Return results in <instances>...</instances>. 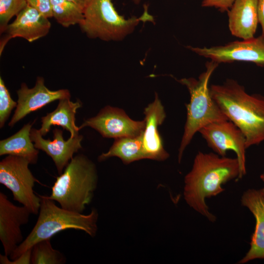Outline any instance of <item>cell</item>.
Segmentation results:
<instances>
[{
	"instance_id": "ba28073f",
	"label": "cell",
	"mask_w": 264,
	"mask_h": 264,
	"mask_svg": "<svg viewBox=\"0 0 264 264\" xmlns=\"http://www.w3.org/2000/svg\"><path fill=\"white\" fill-rule=\"evenodd\" d=\"M214 153L225 156L227 152L235 153L240 168V179L246 173L245 137L233 122L229 120L210 123L198 132Z\"/></svg>"
},
{
	"instance_id": "8992f818",
	"label": "cell",
	"mask_w": 264,
	"mask_h": 264,
	"mask_svg": "<svg viewBox=\"0 0 264 264\" xmlns=\"http://www.w3.org/2000/svg\"><path fill=\"white\" fill-rule=\"evenodd\" d=\"M79 24L89 38L119 41L132 33L140 22L154 21L147 8L139 17L126 19L115 9L111 0H90Z\"/></svg>"
},
{
	"instance_id": "7c38bea8",
	"label": "cell",
	"mask_w": 264,
	"mask_h": 264,
	"mask_svg": "<svg viewBox=\"0 0 264 264\" xmlns=\"http://www.w3.org/2000/svg\"><path fill=\"white\" fill-rule=\"evenodd\" d=\"M31 214L26 207L15 205L0 192V240L5 255L10 256L24 240L21 226L28 222Z\"/></svg>"
},
{
	"instance_id": "ac0fdd59",
	"label": "cell",
	"mask_w": 264,
	"mask_h": 264,
	"mask_svg": "<svg viewBox=\"0 0 264 264\" xmlns=\"http://www.w3.org/2000/svg\"><path fill=\"white\" fill-rule=\"evenodd\" d=\"M82 103L80 100L73 102L70 98L59 100L55 110L48 113L41 118V127L39 129L43 136L49 132L52 126H60L63 129L68 131L70 137L78 135L80 130L75 124V114L77 110L81 108Z\"/></svg>"
},
{
	"instance_id": "6da1fadb",
	"label": "cell",
	"mask_w": 264,
	"mask_h": 264,
	"mask_svg": "<svg viewBox=\"0 0 264 264\" xmlns=\"http://www.w3.org/2000/svg\"><path fill=\"white\" fill-rule=\"evenodd\" d=\"M235 178L240 179V165L236 157L199 151L191 170L184 178V198L196 211L214 222L216 218L209 212L205 199L223 192L222 185Z\"/></svg>"
},
{
	"instance_id": "484cf974",
	"label": "cell",
	"mask_w": 264,
	"mask_h": 264,
	"mask_svg": "<svg viewBox=\"0 0 264 264\" xmlns=\"http://www.w3.org/2000/svg\"><path fill=\"white\" fill-rule=\"evenodd\" d=\"M32 248L26 251L20 256L10 260L8 256L0 255V264H31Z\"/></svg>"
},
{
	"instance_id": "d4e9b609",
	"label": "cell",
	"mask_w": 264,
	"mask_h": 264,
	"mask_svg": "<svg viewBox=\"0 0 264 264\" xmlns=\"http://www.w3.org/2000/svg\"><path fill=\"white\" fill-rule=\"evenodd\" d=\"M27 5L47 19L53 17L51 0H26Z\"/></svg>"
},
{
	"instance_id": "9c48e42d",
	"label": "cell",
	"mask_w": 264,
	"mask_h": 264,
	"mask_svg": "<svg viewBox=\"0 0 264 264\" xmlns=\"http://www.w3.org/2000/svg\"><path fill=\"white\" fill-rule=\"evenodd\" d=\"M186 48L219 64L246 62L264 66V36L262 34L257 37L230 42L221 45L210 47L188 45Z\"/></svg>"
},
{
	"instance_id": "7a4b0ae2",
	"label": "cell",
	"mask_w": 264,
	"mask_h": 264,
	"mask_svg": "<svg viewBox=\"0 0 264 264\" xmlns=\"http://www.w3.org/2000/svg\"><path fill=\"white\" fill-rule=\"evenodd\" d=\"M212 97L227 119L244 134L247 149L264 141V96L249 94L237 81L210 86Z\"/></svg>"
},
{
	"instance_id": "277c9868",
	"label": "cell",
	"mask_w": 264,
	"mask_h": 264,
	"mask_svg": "<svg viewBox=\"0 0 264 264\" xmlns=\"http://www.w3.org/2000/svg\"><path fill=\"white\" fill-rule=\"evenodd\" d=\"M210 60L205 64V70L197 79L190 77L176 79L188 89L190 99L186 105L187 115L184 132L178 149L180 163L183 152L197 132L205 126L217 121L228 120L211 96L209 80L219 66Z\"/></svg>"
},
{
	"instance_id": "30bf717a",
	"label": "cell",
	"mask_w": 264,
	"mask_h": 264,
	"mask_svg": "<svg viewBox=\"0 0 264 264\" xmlns=\"http://www.w3.org/2000/svg\"><path fill=\"white\" fill-rule=\"evenodd\" d=\"M91 127L104 137L117 139L141 134L145 121H135L130 118L122 109L107 106L95 116L85 120L80 130Z\"/></svg>"
},
{
	"instance_id": "603a6c76",
	"label": "cell",
	"mask_w": 264,
	"mask_h": 264,
	"mask_svg": "<svg viewBox=\"0 0 264 264\" xmlns=\"http://www.w3.org/2000/svg\"><path fill=\"white\" fill-rule=\"evenodd\" d=\"M26 0H0V32L5 31L10 20L27 6Z\"/></svg>"
},
{
	"instance_id": "e0dca14e",
	"label": "cell",
	"mask_w": 264,
	"mask_h": 264,
	"mask_svg": "<svg viewBox=\"0 0 264 264\" xmlns=\"http://www.w3.org/2000/svg\"><path fill=\"white\" fill-rule=\"evenodd\" d=\"M227 12L233 36L242 40L255 37L259 23L257 0H235Z\"/></svg>"
},
{
	"instance_id": "4dcf8cb0",
	"label": "cell",
	"mask_w": 264,
	"mask_h": 264,
	"mask_svg": "<svg viewBox=\"0 0 264 264\" xmlns=\"http://www.w3.org/2000/svg\"><path fill=\"white\" fill-rule=\"evenodd\" d=\"M132 0L135 3H138L140 1V0Z\"/></svg>"
},
{
	"instance_id": "83f0119b",
	"label": "cell",
	"mask_w": 264,
	"mask_h": 264,
	"mask_svg": "<svg viewBox=\"0 0 264 264\" xmlns=\"http://www.w3.org/2000/svg\"><path fill=\"white\" fill-rule=\"evenodd\" d=\"M259 23L262 28V35L264 36V0H257Z\"/></svg>"
},
{
	"instance_id": "d6986e66",
	"label": "cell",
	"mask_w": 264,
	"mask_h": 264,
	"mask_svg": "<svg viewBox=\"0 0 264 264\" xmlns=\"http://www.w3.org/2000/svg\"><path fill=\"white\" fill-rule=\"evenodd\" d=\"M33 123L24 125L12 136L0 141V155H12L24 158L31 164L37 163L39 150L36 149L30 138Z\"/></svg>"
},
{
	"instance_id": "ffe728a7",
	"label": "cell",
	"mask_w": 264,
	"mask_h": 264,
	"mask_svg": "<svg viewBox=\"0 0 264 264\" xmlns=\"http://www.w3.org/2000/svg\"><path fill=\"white\" fill-rule=\"evenodd\" d=\"M113 156L120 158L125 164L145 159L142 133L136 136L115 139L109 150L99 156L98 161H103Z\"/></svg>"
},
{
	"instance_id": "7402d4cb",
	"label": "cell",
	"mask_w": 264,
	"mask_h": 264,
	"mask_svg": "<svg viewBox=\"0 0 264 264\" xmlns=\"http://www.w3.org/2000/svg\"><path fill=\"white\" fill-rule=\"evenodd\" d=\"M66 261L63 253L53 248L50 239L38 242L32 248V264H64Z\"/></svg>"
},
{
	"instance_id": "52a82bcc",
	"label": "cell",
	"mask_w": 264,
	"mask_h": 264,
	"mask_svg": "<svg viewBox=\"0 0 264 264\" xmlns=\"http://www.w3.org/2000/svg\"><path fill=\"white\" fill-rule=\"evenodd\" d=\"M29 164L24 158L8 155L0 162V183L11 191L14 200L37 215L41 198L34 193L33 188L38 181L29 169Z\"/></svg>"
},
{
	"instance_id": "2e32d148",
	"label": "cell",
	"mask_w": 264,
	"mask_h": 264,
	"mask_svg": "<svg viewBox=\"0 0 264 264\" xmlns=\"http://www.w3.org/2000/svg\"><path fill=\"white\" fill-rule=\"evenodd\" d=\"M241 202L250 211L256 220L250 248L238 262L244 264L255 259H264V195L261 190L249 189L243 193Z\"/></svg>"
},
{
	"instance_id": "cb8c5ba5",
	"label": "cell",
	"mask_w": 264,
	"mask_h": 264,
	"mask_svg": "<svg viewBox=\"0 0 264 264\" xmlns=\"http://www.w3.org/2000/svg\"><path fill=\"white\" fill-rule=\"evenodd\" d=\"M17 102L14 101L5 85L2 78L0 77V128H2L8 119L12 110L17 107Z\"/></svg>"
},
{
	"instance_id": "5bb4252c",
	"label": "cell",
	"mask_w": 264,
	"mask_h": 264,
	"mask_svg": "<svg viewBox=\"0 0 264 264\" xmlns=\"http://www.w3.org/2000/svg\"><path fill=\"white\" fill-rule=\"evenodd\" d=\"M51 23L34 8L27 5L9 24L0 42V54L7 42L12 38L20 37L33 42L46 36L49 32Z\"/></svg>"
},
{
	"instance_id": "f1b7e54d",
	"label": "cell",
	"mask_w": 264,
	"mask_h": 264,
	"mask_svg": "<svg viewBox=\"0 0 264 264\" xmlns=\"http://www.w3.org/2000/svg\"><path fill=\"white\" fill-rule=\"evenodd\" d=\"M74 4L84 12L90 0H67Z\"/></svg>"
},
{
	"instance_id": "3957f363",
	"label": "cell",
	"mask_w": 264,
	"mask_h": 264,
	"mask_svg": "<svg viewBox=\"0 0 264 264\" xmlns=\"http://www.w3.org/2000/svg\"><path fill=\"white\" fill-rule=\"evenodd\" d=\"M41 204L37 221L30 233L9 256L11 260L31 249L38 242L48 239L68 229L80 230L90 236L96 235L98 213L93 209L84 215L57 206L47 196H39Z\"/></svg>"
},
{
	"instance_id": "9a60e30c",
	"label": "cell",
	"mask_w": 264,
	"mask_h": 264,
	"mask_svg": "<svg viewBox=\"0 0 264 264\" xmlns=\"http://www.w3.org/2000/svg\"><path fill=\"white\" fill-rule=\"evenodd\" d=\"M144 114L145 127L142 133V145L144 158L164 160L169 155L164 149L158 129L166 115L157 93L154 101L145 108Z\"/></svg>"
},
{
	"instance_id": "44dd1931",
	"label": "cell",
	"mask_w": 264,
	"mask_h": 264,
	"mask_svg": "<svg viewBox=\"0 0 264 264\" xmlns=\"http://www.w3.org/2000/svg\"><path fill=\"white\" fill-rule=\"evenodd\" d=\"M53 17L62 26L68 27L80 24L84 20L83 11L67 0H51Z\"/></svg>"
},
{
	"instance_id": "f546056e",
	"label": "cell",
	"mask_w": 264,
	"mask_h": 264,
	"mask_svg": "<svg viewBox=\"0 0 264 264\" xmlns=\"http://www.w3.org/2000/svg\"><path fill=\"white\" fill-rule=\"evenodd\" d=\"M260 178L261 179V180L263 181V182L264 183V173H263L260 176ZM261 191H262V192L264 194V187L261 189H260Z\"/></svg>"
},
{
	"instance_id": "4316f807",
	"label": "cell",
	"mask_w": 264,
	"mask_h": 264,
	"mask_svg": "<svg viewBox=\"0 0 264 264\" xmlns=\"http://www.w3.org/2000/svg\"><path fill=\"white\" fill-rule=\"evenodd\" d=\"M235 0H202L201 6L214 7L221 12L228 11Z\"/></svg>"
},
{
	"instance_id": "8fae6325",
	"label": "cell",
	"mask_w": 264,
	"mask_h": 264,
	"mask_svg": "<svg viewBox=\"0 0 264 264\" xmlns=\"http://www.w3.org/2000/svg\"><path fill=\"white\" fill-rule=\"evenodd\" d=\"M17 106L14 113L8 123L12 127L14 125L28 114L37 110L46 105L57 100L70 98V93L67 89L51 90L44 84L43 77H37L35 85L28 88L22 83L17 90Z\"/></svg>"
},
{
	"instance_id": "5b68a950",
	"label": "cell",
	"mask_w": 264,
	"mask_h": 264,
	"mask_svg": "<svg viewBox=\"0 0 264 264\" xmlns=\"http://www.w3.org/2000/svg\"><path fill=\"white\" fill-rule=\"evenodd\" d=\"M97 180L94 163L79 154L73 157L56 178L50 195L47 196L65 209L82 213L91 201Z\"/></svg>"
},
{
	"instance_id": "4fadbf2b",
	"label": "cell",
	"mask_w": 264,
	"mask_h": 264,
	"mask_svg": "<svg viewBox=\"0 0 264 264\" xmlns=\"http://www.w3.org/2000/svg\"><path fill=\"white\" fill-rule=\"evenodd\" d=\"M63 134L62 130L54 129L53 139L51 140L44 138L39 130L32 128L30 131V138L35 147L44 152L51 157L59 175L63 173L73 154L82 148L81 142L83 138L82 135L79 134L65 140Z\"/></svg>"
}]
</instances>
